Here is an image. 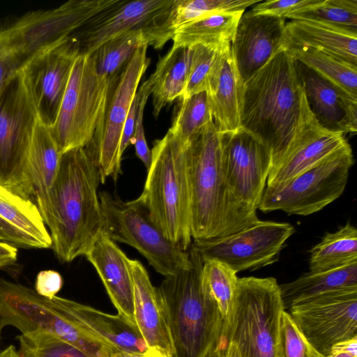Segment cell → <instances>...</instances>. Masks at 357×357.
<instances>
[{"label":"cell","instance_id":"1","mask_svg":"<svg viewBox=\"0 0 357 357\" xmlns=\"http://www.w3.org/2000/svg\"><path fill=\"white\" fill-rule=\"evenodd\" d=\"M99 169L86 147L66 152L50 196L45 225L62 263L84 255L102 229Z\"/></svg>","mask_w":357,"mask_h":357},{"label":"cell","instance_id":"2","mask_svg":"<svg viewBox=\"0 0 357 357\" xmlns=\"http://www.w3.org/2000/svg\"><path fill=\"white\" fill-rule=\"evenodd\" d=\"M302 96L295 60L287 49L278 52L243 84L241 128L268 149L271 169L294 139L301 115Z\"/></svg>","mask_w":357,"mask_h":357},{"label":"cell","instance_id":"3","mask_svg":"<svg viewBox=\"0 0 357 357\" xmlns=\"http://www.w3.org/2000/svg\"><path fill=\"white\" fill-rule=\"evenodd\" d=\"M189 264L158 287L172 337L173 357H204L217 344L223 318L202 278L204 261L190 245Z\"/></svg>","mask_w":357,"mask_h":357},{"label":"cell","instance_id":"4","mask_svg":"<svg viewBox=\"0 0 357 357\" xmlns=\"http://www.w3.org/2000/svg\"><path fill=\"white\" fill-rule=\"evenodd\" d=\"M186 147L169 131L154 142L144 190L137 199L165 236L183 251L192 243Z\"/></svg>","mask_w":357,"mask_h":357},{"label":"cell","instance_id":"5","mask_svg":"<svg viewBox=\"0 0 357 357\" xmlns=\"http://www.w3.org/2000/svg\"><path fill=\"white\" fill-rule=\"evenodd\" d=\"M284 310L275 278H238L233 303L218 341L234 344L241 357H278L280 319Z\"/></svg>","mask_w":357,"mask_h":357},{"label":"cell","instance_id":"6","mask_svg":"<svg viewBox=\"0 0 357 357\" xmlns=\"http://www.w3.org/2000/svg\"><path fill=\"white\" fill-rule=\"evenodd\" d=\"M220 134L227 236L260 220L257 209L272 167V158L261 142L241 127Z\"/></svg>","mask_w":357,"mask_h":357},{"label":"cell","instance_id":"7","mask_svg":"<svg viewBox=\"0 0 357 357\" xmlns=\"http://www.w3.org/2000/svg\"><path fill=\"white\" fill-rule=\"evenodd\" d=\"M66 298H48L34 289L0 278L2 326H11L21 334L42 331L66 341L92 357H116L114 349L80 326L66 305Z\"/></svg>","mask_w":357,"mask_h":357},{"label":"cell","instance_id":"8","mask_svg":"<svg viewBox=\"0 0 357 357\" xmlns=\"http://www.w3.org/2000/svg\"><path fill=\"white\" fill-rule=\"evenodd\" d=\"M193 241L226 236V188L221 163L220 134L213 121L186 147Z\"/></svg>","mask_w":357,"mask_h":357},{"label":"cell","instance_id":"9","mask_svg":"<svg viewBox=\"0 0 357 357\" xmlns=\"http://www.w3.org/2000/svg\"><path fill=\"white\" fill-rule=\"evenodd\" d=\"M37 111L22 70L0 91V185L33 202L29 155Z\"/></svg>","mask_w":357,"mask_h":357},{"label":"cell","instance_id":"10","mask_svg":"<svg viewBox=\"0 0 357 357\" xmlns=\"http://www.w3.org/2000/svg\"><path fill=\"white\" fill-rule=\"evenodd\" d=\"M354 163L349 143L286 181L267 185L258 209L308 215L340 197Z\"/></svg>","mask_w":357,"mask_h":357},{"label":"cell","instance_id":"11","mask_svg":"<svg viewBox=\"0 0 357 357\" xmlns=\"http://www.w3.org/2000/svg\"><path fill=\"white\" fill-rule=\"evenodd\" d=\"M113 80L98 74L92 53L77 56L57 118L49 128L61 155L91 142Z\"/></svg>","mask_w":357,"mask_h":357},{"label":"cell","instance_id":"12","mask_svg":"<svg viewBox=\"0 0 357 357\" xmlns=\"http://www.w3.org/2000/svg\"><path fill=\"white\" fill-rule=\"evenodd\" d=\"M99 198L102 231L111 239L138 250L155 271L165 277L188 266V252L165 236L137 199L125 202L105 191L99 193Z\"/></svg>","mask_w":357,"mask_h":357},{"label":"cell","instance_id":"13","mask_svg":"<svg viewBox=\"0 0 357 357\" xmlns=\"http://www.w3.org/2000/svg\"><path fill=\"white\" fill-rule=\"evenodd\" d=\"M148 45L139 46L112 81L107 102L91 142L85 146L100 172V183L121 172L120 144L123 126L138 85L150 63Z\"/></svg>","mask_w":357,"mask_h":357},{"label":"cell","instance_id":"14","mask_svg":"<svg viewBox=\"0 0 357 357\" xmlns=\"http://www.w3.org/2000/svg\"><path fill=\"white\" fill-rule=\"evenodd\" d=\"M113 1L70 0L53 9L29 12L1 29L0 38L25 66L40 52L70 36Z\"/></svg>","mask_w":357,"mask_h":357},{"label":"cell","instance_id":"15","mask_svg":"<svg viewBox=\"0 0 357 357\" xmlns=\"http://www.w3.org/2000/svg\"><path fill=\"white\" fill-rule=\"evenodd\" d=\"M289 310L307 341L324 357L335 344L357 337V286L299 301Z\"/></svg>","mask_w":357,"mask_h":357},{"label":"cell","instance_id":"16","mask_svg":"<svg viewBox=\"0 0 357 357\" xmlns=\"http://www.w3.org/2000/svg\"><path fill=\"white\" fill-rule=\"evenodd\" d=\"M295 232L287 222L259 220L240 231L191 246L203 261L216 260L236 273L253 271L276 262L287 239Z\"/></svg>","mask_w":357,"mask_h":357},{"label":"cell","instance_id":"17","mask_svg":"<svg viewBox=\"0 0 357 357\" xmlns=\"http://www.w3.org/2000/svg\"><path fill=\"white\" fill-rule=\"evenodd\" d=\"M79 53V43L71 35L33 56L22 69L38 120L48 128L57 118Z\"/></svg>","mask_w":357,"mask_h":357},{"label":"cell","instance_id":"18","mask_svg":"<svg viewBox=\"0 0 357 357\" xmlns=\"http://www.w3.org/2000/svg\"><path fill=\"white\" fill-rule=\"evenodd\" d=\"M289 45L286 19L255 13L250 10L244 12L231 45L236 68L243 84Z\"/></svg>","mask_w":357,"mask_h":357},{"label":"cell","instance_id":"19","mask_svg":"<svg viewBox=\"0 0 357 357\" xmlns=\"http://www.w3.org/2000/svg\"><path fill=\"white\" fill-rule=\"evenodd\" d=\"M347 143L343 133L330 131L318 123L303 90L301 115L295 135L282 159L270 171L267 185L292 178Z\"/></svg>","mask_w":357,"mask_h":357},{"label":"cell","instance_id":"20","mask_svg":"<svg viewBox=\"0 0 357 357\" xmlns=\"http://www.w3.org/2000/svg\"><path fill=\"white\" fill-rule=\"evenodd\" d=\"M173 1L114 0L78 29L77 34L72 36L79 43L80 53L91 54L117 36L142 29L165 11Z\"/></svg>","mask_w":357,"mask_h":357},{"label":"cell","instance_id":"21","mask_svg":"<svg viewBox=\"0 0 357 357\" xmlns=\"http://www.w3.org/2000/svg\"><path fill=\"white\" fill-rule=\"evenodd\" d=\"M295 64L308 106L318 123L330 131L356 133L357 99L300 62L295 61Z\"/></svg>","mask_w":357,"mask_h":357},{"label":"cell","instance_id":"22","mask_svg":"<svg viewBox=\"0 0 357 357\" xmlns=\"http://www.w3.org/2000/svg\"><path fill=\"white\" fill-rule=\"evenodd\" d=\"M84 256L95 268L118 314L136 325L130 259L102 231Z\"/></svg>","mask_w":357,"mask_h":357},{"label":"cell","instance_id":"23","mask_svg":"<svg viewBox=\"0 0 357 357\" xmlns=\"http://www.w3.org/2000/svg\"><path fill=\"white\" fill-rule=\"evenodd\" d=\"M231 45L217 51L206 90L213 121L220 133L234 131L241 127L243 84L236 68Z\"/></svg>","mask_w":357,"mask_h":357},{"label":"cell","instance_id":"24","mask_svg":"<svg viewBox=\"0 0 357 357\" xmlns=\"http://www.w3.org/2000/svg\"><path fill=\"white\" fill-rule=\"evenodd\" d=\"M130 268L136 326L148 347L159 349L173 357L172 337L159 288L152 284L146 269L139 261L130 259Z\"/></svg>","mask_w":357,"mask_h":357},{"label":"cell","instance_id":"25","mask_svg":"<svg viewBox=\"0 0 357 357\" xmlns=\"http://www.w3.org/2000/svg\"><path fill=\"white\" fill-rule=\"evenodd\" d=\"M259 0H174L162 13L142 29L148 46L160 50L183 26L208 15L245 11Z\"/></svg>","mask_w":357,"mask_h":357},{"label":"cell","instance_id":"26","mask_svg":"<svg viewBox=\"0 0 357 357\" xmlns=\"http://www.w3.org/2000/svg\"><path fill=\"white\" fill-rule=\"evenodd\" d=\"M66 305L75 321L116 352L141 354L148 347L137 326L126 317L112 315L66 298Z\"/></svg>","mask_w":357,"mask_h":357},{"label":"cell","instance_id":"27","mask_svg":"<svg viewBox=\"0 0 357 357\" xmlns=\"http://www.w3.org/2000/svg\"><path fill=\"white\" fill-rule=\"evenodd\" d=\"M286 31L289 45L322 51L357 66L356 32L310 19L290 20Z\"/></svg>","mask_w":357,"mask_h":357},{"label":"cell","instance_id":"28","mask_svg":"<svg viewBox=\"0 0 357 357\" xmlns=\"http://www.w3.org/2000/svg\"><path fill=\"white\" fill-rule=\"evenodd\" d=\"M61 155L49 128L38 120L29 150V171L33 203L38 207L44 223L47 220L50 192Z\"/></svg>","mask_w":357,"mask_h":357},{"label":"cell","instance_id":"29","mask_svg":"<svg viewBox=\"0 0 357 357\" xmlns=\"http://www.w3.org/2000/svg\"><path fill=\"white\" fill-rule=\"evenodd\" d=\"M191 47L174 46L158 60L154 72L148 79L155 118L162 109L176 99L181 98L185 86Z\"/></svg>","mask_w":357,"mask_h":357},{"label":"cell","instance_id":"30","mask_svg":"<svg viewBox=\"0 0 357 357\" xmlns=\"http://www.w3.org/2000/svg\"><path fill=\"white\" fill-rule=\"evenodd\" d=\"M245 11L215 13L178 29L172 40L174 46L204 45L219 50L231 44L238 21Z\"/></svg>","mask_w":357,"mask_h":357},{"label":"cell","instance_id":"31","mask_svg":"<svg viewBox=\"0 0 357 357\" xmlns=\"http://www.w3.org/2000/svg\"><path fill=\"white\" fill-rule=\"evenodd\" d=\"M357 286V263L337 268L301 275L279 285L284 310L294 303L328 291Z\"/></svg>","mask_w":357,"mask_h":357},{"label":"cell","instance_id":"32","mask_svg":"<svg viewBox=\"0 0 357 357\" xmlns=\"http://www.w3.org/2000/svg\"><path fill=\"white\" fill-rule=\"evenodd\" d=\"M295 61L307 66L340 91L357 99V66L317 50L289 45Z\"/></svg>","mask_w":357,"mask_h":357},{"label":"cell","instance_id":"33","mask_svg":"<svg viewBox=\"0 0 357 357\" xmlns=\"http://www.w3.org/2000/svg\"><path fill=\"white\" fill-rule=\"evenodd\" d=\"M357 263V229L348 222L333 233H326L310 250L312 273L329 271Z\"/></svg>","mask_w":357,"mask_h":357},{"label":"cell","instance_id":"34","mask_svg":"<svg viewBox=\"0 0 357 357\" xmlns=\"http://www.w3.org/2000/svg\"><path fill=\"white\" fill-rule=\"evenodd\" d=\"M0 217L28 236L38 248H49L52 238L36 205L0 185Z\"/></svg>","mask_w":357,"mask_h":357},{"label":"cell","instance_id":"35","mask_svg":"<svg viewBox=\"0 0 357 357\" xmlns=\"http://www.w3.org/2000/svg\"><path fill=\"white\" fill-rule=\"evenodd\" d=\"M144 43L146 41L142 29L129 31L103 43L92 53L98 74L114 79L137 49Z\"/></svg>","mask_w":357,"mask_h":357},{"label":"cell","instance_id":"36","mask_svg":"<svg viewBox=\"0 0 357 357\" xmlns=\"http://www.w3.org/2000/svg\"><path fill=\"white\" fill-rule=\"evenodd\" d=\"M213 121L207 93L202 91L181 100L177 113L168 131L187 146L203 128Z\"/></svg>","mask_w":357,"mask_h":357},{"label":"cell","instance_id":"37","mask_svg":"<svg viewBox=\"0 0 357 357\" xmlns=\"http://www.w3.org/2000/svg\"><path fill=\"white\" fill-rule=\"evenodd\" d=\"M227 265L216 260L204 261L203 281L225 320L233 303L238 277Z\"/></svg>","mask_w":357,"mask_h":357},{"label":"cell","instance_id":"38","mask_svg":"<svg viewBox=\"0 0 357 357\" xmlns=\"http://www.w3.org/2000/svg\"><path fill=\"white\" fill-rule=\"evenodd\" d=\"M287 18L319 20L357 33V0H319Z\"/></svg>","mask_w":357,"mask_h":357},{"label":"cell","instance_id":"39","mask_svg":"<svg viewBox=\"0 0 357 357\" xmlns=\"http://www.w3.org/2000/svg\"><path fill=\"white\" fill-rule=\"evenodd\" d=\"M24 357H92L76 346L42 331H32L18 337Z\"/></svg>","mask_w":357,"mask_h":357},{"label":"cell","instance_id":"40","mask_svg":"<svg viewBox=\"0 0 357 357\" xmlns=\"http://www.w3.org/2000/svg\"><path fill=\"white\" fill-rule=\"evenodd\" d=\"M190 47V63L185 86L180 100L206 91L208 79L218 50L200 45Z\"/></svg>","mask_w":357,"mask_h":357},{"label":"cell","instance_id":"41","mask_svg":"<svg viewBox=\"0 0 357 357\" xmlns=\"http://www.w3.org/2000/svg\"><path fill=\"white\" fill-rule=\"evenodd\" d=\"M278 349V357H324L307 341L285 310L280 319Z\"/></svg>","mask_w":357,"mask_h":357},{"label":"cell","instance_id":"42","mask_svg":"<svg viewBox=\"0 0 357 357\" xmlns=\"http://www.w3.org/2000/svg\"><path fill=\"white\" fill-rule=\"evenodd\" d=\"M142 95L140 97L137 119L131 144L135 146V153L148 169L151 163V151L149 149L144 135L143 125L144 111L146 103L151 95V86L148 79L145 80L140 86Z\"/></svg>","mask_w":357,"mask_h":357},{"label":"cell","instance_id":"43","mask_svg":"<svg viewBox=\"0 0 357 357\" xmlns=\"http://www.w3.org/2000/svg\"><path fill=\"white\" fill-rule=\"evenodd\" d=\"M319 0H266L255 4L252 12L269 14L287 19L290 15L308 8Z\"/></svg>","mask_w":357,"mask_h":357},{"label":"cell","instance_id":"44","mask_svg":"<svg viewBox=\"0 0 357 357\" xmlns=\"http://www.w3.org/2000/svg\"><path fill=\"white\" fill-rule=\"evenodd\" d=\"M24 66L17 54L0 38V91L5 83Z\"/></svg>","mask_w":357,"mask_h":357},{"label":"cell","instance_id":"45","mask_svg":"<svg viewBox=\"0 0 357 357\" xmlns=\"http://www.w3.org/2000/svg\"><path fill=\"white\" fill-rule=\"evenodd\" d=\"M63 284V278L59 272L43 270L37 274L34 290L42 296L52 298L61 289Z\"/></svg>","mask_w":357,"mask_h":357},{"label":"cell","instance_id":"46","mask_svg":"<svg viewBox=\"0 0 357 357\" xmlns=\"http://www.w3.org/2000/svg\"><path fill=\"white\" fill-rule=\"evenodd\" d=\"M0 240L9 243L17 248H38V244L34 241L1 217Z\"/></svg>","mask_w":357,"mask_h":357},{"label":"cell","instance_id":"47","mask_svg":"<svg viewBox=\"0 0 357 357\" xmlns=\"http://www.w3.org/2000/svg\"><path fill=\"white\" fill-rule=\"evenodd\" d=\"M141 95L142 90L141 88L139 87L137 89V91L132 100L127 116V119L123 126L120 144V154L121 156L123 155V153H124L127 147L131 143V140L134 133V129Z\"/></svg>","mask_w":357,"mask_h":357},{"label":"cell","instance_id":"48","mask_svg":"<svg viewBox=\"0 0 357 357\" xmlns=\"http://www.w3.org/2000/svg\"><path fill=\"white\" fill-rule=\"evenodd\" d=\"M17 259V248L0 240V268L15 264Z\"/></svg>","mask_w":357,"mask_h":357},{"label":"cell","instance_id":"49","mask_svg":"<svg viewBox=\"0 0 357 357\" xmlns=\"http://www.w3.org/2000/svg\"><path fill=\"white\" fill-rule=\"evenodd\" d=\"M331 351H340L357 356V337L335 344Z\"/></svg>","mask_w":357,"mask_h":357},{"label":"cell","instance_id":"50","mask_svg":"<svg viewBox=\"0 0 357 357\" xmlns=\"http://www.w3.org/2000/svg\"><path fill=\"white\" fill-rule=\"evenodd\" d=\"M116 357H172L169 356L162 350L153 348L148 347L147 349L141 354H131V353H119Z\"/></svg>","mask_w":357,"mask_h":357},{"label":"cell","instance_id":"51","mask_svg":"<svg viewBox=\"0 0 357 357\" xmlns=\"http://www.w3.org/2000/svg\"><path fill=\"white\" fill-rule=\"evenodd\" d=\"M225 347L219 341L215 346H214L204 357H225Z\"/></svg>","mask_w":357,"mask_h":357},{"label":"cell","instance_id":"52","mask_svg":"<svg viewBox=\"0 0 357 357\" xmlns=\"http://www.w3.org/2000/svg\"><path fill=\"white\" fill-rule=\"evenodd\" d=\"M0 357H24L20 351L15 349L13 345H9L3 350L0 351Z\"/></svg>","mask_w":357,"mask_h":357},{"label":"cell","instance_id":"53","mask_svg":"<svg viewBox=\"0 0 357 357\" xmlns=\"http://www.w3.org/2000/svg\"><path fill=\"white\" fill-rule=\"evenodd\" d=\"M225 357H241L237 348L232 344L227 345L225 349Z\"/></svg>","mask_w":357,"mask_h":357},{"label":"cell","instance_id":"54","mask_svg":"<svg viewBox=\"0 0 357 357\" xmlns=\"http://www.w3.org/2000/svg\"><path fill=\"white\" fill-rule=\"evenodd\" d=\"M326 357H357V356L340 351H331Z\"/></svg>","mask_w":357,"mask_h":357},{"label":"cell","instance_id":"55","mask_svg":"<svg viewBox=\"0 0 357 357\" xmlns=\"http://www.w3.org/2000/svg\"><path fill=\"white\" fill-rule=\"evenodd\" d=\"M3 327L2 326V324H1V314H0V343H1V330ZM1 351V350H0Z\"/></svg>","mask_w":357,"mask_h":357}]
</instances>
